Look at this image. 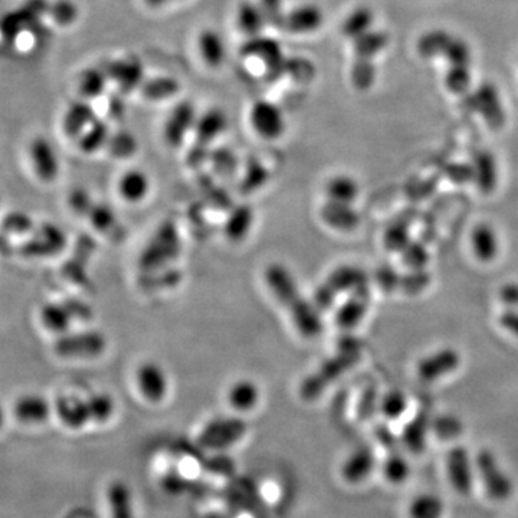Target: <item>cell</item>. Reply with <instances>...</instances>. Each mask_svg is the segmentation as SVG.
Segmentation results:
<instances>
[{
	"label": "cell",
	"instance_id": "cell-1",
	"mask_svg": "<svg viewBox=\"0 0 518 518\" xmlns=\"http://www.w3.org/2000/svg\"><path fill=\"white\" fill-rule=\"evenodd\" d=\"M265 281L276 301L288 310L291 320L298 333L305 338H316L320 335V316L311 302L298 290L294 276L284 265L272 264L265 272Z\"/></svg>",
	"mask_w": 518,
	"mask_h": 518
},
{
	"label": "cell",
	"instance_id": "cell-2",
	"mask_svg": "<svg viewBox=\"0 0 518 518\" xmlns=\"http://www.w3.org/2000/svg\"><path fill=\"white\" fill-rule=\"evenodd\" d=\"M247 432V422L238 416L217 418L206 423L199 434V444L208 449H228L242 441Z\"/></svg>",
	"mask_w": 518,
	"mask_h": 518
},
{
	"label": "cell",
	"instance_id": "cell-3",
	"mask_svg": "<svg viewBox=\"0 0 518 518\" xmlns=\"http://www.w3.org/2000/svg\"><path fill=\"white\" fill-rule=\"evenodd\" d=\"M107 349V338L99 331L65 333L56 340L55 352L66 359H94Z\"/></svg>",
	"mask_w": 518,
	"mask_h": 518
},
{
	"label": "cell",
	"instance_id": "cell-4",
	"mask_svg": "<svg viewBox=\"0 0 518 518\" xmlns=\"http://www.w3.org/2000/svg\"><path fill=\"white\" fill-rule=\"evenodd\" d=\"M477 468L487 493L493 500L505 501L513 496L514 491L513 480L510 475L505 474V471L501 468L497 456L491 451L488 449L480 451L477 455Z\"/></svg>",
	"mask_w": 518,
	"mask_h": 518
},
{
	"label": "cell",
	"instance_id": "cell-5",
	"mask_svg": "<svg viewBox=\"0 0 518 518\" xmlns=\"http://www.w3.org/2000/svg\"><path fill=\"white\" fill-rule=\"evenodd\" d=\"M241 52L250 58L259 59L267 68V77L271 80L280 78L287 71L288 64L280 42L264 37V33L259 37L248 38Z\"/></svg>",
	"mask_w": 518,
	"mask_h": 518
},
{
	"label": "cell",
	"instance_id": "cell-6",
	"mask_svg": "<svg viewBox=\"0 0 518 518\" xmlns=\"http://www.w3.org/2000/svg\"><path fill=\"white\" fill-rule=\"evenodd\" d=\"M251 127L264 140H278L287 130V120L280 106L259 99L250 110Z\"/></svg>",
	"mask_w": 518,
	"mask_h": 518
},
{
	"label": "cell",
	"instance_id": "cell-7",
	"mask_svg": "<svg viewBox=\"0 0 518 518\" xmlns=\"http://www.w3.org/2000/svg\"><path fill=\"white\" fill-rule=\"evenodd\" d=\"M134 382L140 396L150 404L163 403L169 396V376L156 361H143L137 368Z\"/></svg>",
	"mask_w": 518,
	"mask_h": 518
},
{
	"label": "cell",
	"instance_id": "cell-8",
	"mask_svg": "<svg viewBox=\"0 0 518 518\" xmlns=\"http://www.w3.org/2000/svg\"><path fill=\"white\" fill-rule=\"evenodd\" d=\"M103 70L107 74L108 81L117 84L123 94L136 91L144 82V65L137 56L111 59L104 64Z\"/></svg>",
	"mask_w": 518,
	"mask_h": 518
},
{
	"label": "cell",
	"instance_id": "cell-9",
	"mask_svg": "<svg viewBox=\"0 0 518 518\" xmlns=\"http://www.w3.org/2000/svg\"><path fill=\"white\" fill-rule=\"evenodd\" d=\"M198 117L195 106L191 101H181L176 104L170 111L163 129L166 143L169 144L170 148H181L189 132L195 130Z\"/></svg>",
	"mask_w": 518,
	"mask_h": 518
},
{
	"label": "cell",
	"instance_id": "cell-10",
	"mask_svg": "<svg viewBox=\"0 0 518 518\" xmlns=\"http://www.w3.org/2000/svg\"><path fill=\"white\" fill-rule=\"evenodd\" d=\"M30 160L39 181L51 183L59 176L61 160L54 144L47 137H35L30 141Z\"/></svg>",
	"mask_w": 518,
	"mask_h": 518
},
{
	"label": "cell",
	"instance_id": "cell-11",
	"mask_svg": "<svg viewBox=\"0 0 518 518\" xmlns=\"http://www.w3.org/2000/svg\"><path fill=\"white\" fill-rule=\"evenodd\" d=\"M179 252V238L176 229L172 225H165L158 229L155 238L151 239L149 247L141 257V265L144 268L155 269L160 267V262L165 264L167 259H173Z\"/></svg>",
	"mask_w": 518,
	"mask_h": 518
},
{
	"label": "cell",
	"instance_id": "cell-12",
	"mask_svg": "<svg viewBox=\"0 0 518 518\" xmlns=\"http://www.w3.org/2000/svg\"><path fill=\"white\" fill-rule=\"evenodd\" d=\"M376 468L375 453L368 446L354 449L340 465V477L350 486H359L370 477Z\"/></svg>",
	"mask_w": 518,
	"mask_h": 518
},
{
	"label": "cell",
	"instance_id": "cell-13",
	"mask_svg": "<svg viewBox=\"0 0 518 518\" xmlns=\"http://www.w3.org/2000/svg\"><path fill=\"white\" fill-rule=\"evenodd\" d=\"M323 25V9L316 4H304L287 11L284 18L283 30L302 35V33L316 32Z\"/></svg>",
	"mask_w": 518,
	"mask_h": 518
},
{
	"label": "cell",
	"instance_id": "cell-14",
	"mask_svg": "<svg viewBox=\"0 0 518 518\" xmlns=\"http://www.w3.org/2000/svg\"><path fill=\"white\" fill-rule=\"evenodd\" d=\"M261 397V389L251 378H239L235 383H232L226 392L228 406L238 415L254 412L259 406Z\"/></svg>",
	"mask_w": 518,
	"mask_h": 518
},
{
	"label": "cell",
	"instance_id": "cell-15",
	"mask_svg": "<svg viewBox=\"0 0 518 518\" xmlns=\"http://www.w3.org/2000/svg\"><path fill=\"white\" fill-rule=\"evenodd\" d=\"M460 363L461 357L456 350L442 349L420 361L418 376L422 382H434L442 376L453 373Z\"/></svg>",
	"mask_w": 518,
	"mask_h": 518
},
{
	"label": "cell",
	"instance_id": "cell-16",
	"mask_svg": "<svg viewBox=\"0 0 518 518\" xmlns=\"http://www.w3.org/2000/svg\"><path fill=\"white\" fill-rule=\"evenodd\" d=\"M49 4L45 0H28L25 6L19 11L12 12L4 16L0 22V30L4 37L15 38L22 28L37 21L39 16L48 13Z\"/></svg>",
	"mask_w": 518,
	"mask_h": 518
},
{
	"label": "cell",
	"instance_id": "cell-17",
	"mask_svg": "<svg viewBox=\"0 0 518 518\" xmlns=\"http://www.w3.org/2000/svg\"><path fill=\"white\" fill-rule=\"evenodd\" d=\"M446 471L454 488L461 494H468L472 487V471L470 455L463 446H454L446 455Z\"/></svg>",
	"mask_w": 518,
	"mask_h": 518
},
{
	"label": "cell",
	"instance_id": "cell-18",
	"mask_svg": "<svg viewBox=\"0 0 518 518\" xmlns=\"http://www.w3.org/2000/svg\"><path fill=\"white\" fill-rule=\"evenodd\" d=\"M55 412L61 422L70 429H82L91 422L87 399L78 396H61L55 402Z\"/></svg>",
	"mask_w": 518,
	"mask_h": 518
},
{
	"label": "cell",
	"instance_id": "cell-19",
	"mask_svg": "<svg viewBox=\"0 0 518 518\" xmlns=\"http://www.w3.org/2000/svg\"><path fill=\"white\" fill-rule=\"evenodd\" d=\"M151 191L150 177L139 169H130L118 179L117 191L124 202L137 205L148 198Z\"/></svg>",
	"mask_w": 518,
	"mask_h": 518
},
{
	"label": "cell",
	"instance_id": "cell-20",
	"mask_svg": "<svg viewBox=\"0 0 518 518\" xmlns=\"http://www.w3.org/2000/svg\"><path fill=\"white\" fill-rule=\"evenodd\" d=\"M226 129H228L226 113L221 108H210L202 115H199L193 132H195L198 144L206 148L210 143H214L217 137H221Z\"/></svg>",
	"mask_w": 518,
	"mask_h": 518
},
{
	"label": "cell",
	"instance_id": "cell-21",
	"mask_svg": "<svg viewBox=\"0 0 518 518\" xmlns=\"http://www.w3.org/2000/svg\"><path fill=\"white\" fill-rule=\"evenodd\" d=\"M96 111L87 99L70 104L63 118V130L68 137H80L96 120Z\"/></svg>",
	"mask_w": 518,
	"mask_h": 518
},
{
	"label": "cell",
	"instance_id": "cell-22",
	"mask_svg": "<svg viewBox=\"0 0 518 518\" xmlns=\"http://www.w3.org/2000/svg\"><path fill=\"white\" fill-rule=\"evenodd\" d=\"M236 26L247 38L259 37L268 26L258 2L242 0L236 9Z\"/></svg>",
	"mask_w": 518,
	"mask_h": 518
},
{
	"label": "cell",
	"instance_id": "cell-23",
	"mask_svg": "<svg viewBox=\"0 0 518 518\" xmlns=\"http://www.w3.org/2000/svg\"><path fill=\"white\" fill-rule=\"evenodd\" d=\"M77 316L80 314L72 309V304H59V302L45 304L39 314L42 326L56 335L68 333Z\"/></svg>",
	"mask_w": 518,
	"mask_h": 518
},
{
	"label": "cell",
	"instance_id": "cell-24",
	"mask_svg": "<svg viewBox=\"0 0 518 518\" xmlns=\"http://www.w3.org/2000/svg\"><path fill=\"white\" fill-rule=\"evenodd\" d=\"M15 416L21 422L41 423L51 415V403L44 396L37 394L23 395L16 401Z\"/></svg>",
	"mask_w": 518,
	"mask_h": 518
},
{
	"label": "cell",
	"instance_id": "cell-25",
	"mask_svg": "<svg viewBox=\"0 0 518 518\" xmlns=\"http://www.w3.org/2000/svg\"><path fill=\"white\" fill-rule=\"evenodd\" d=\"M199 54L209 68H219L226 61V44L221 33L215 30H203L198 38Z\"/></svg>",
	"mask_w": 518,
	"mask_h": 518
},
{
	"label": "cell",
	"instance_id": "cell-26",
	"mask_svg": "<svg viewBox=\"0 0 518 518\" xmlns=\"http://www.w3.org/2000/svg\"><path fill=\"white\" fill-rule=\"evenodd\" d=\"M321 221L337 231L347 232L353 231L361 217L353 209V205H343V203L327 202L321 206Z\"/></svg>",
	"mask_w": 518,
	"mask_h": 518
},
{
	"label": "cell",
	"instance_id": "cell-27",
	"mask_svg": "<svg viewBox=\"0 0 518 518\" xmlns=\"http://www.w3.org/2000/svg\"><path fill=\"white\" fill-rule=\"evenodd\" d=\"M64 247H65L64 232L54 225H45L44 228L38 232L37 238L30 241L26 252L35 257H47V255L56 254Z\"/></svg>",
	"mask_w": 518,
	"mask_h": 518
},
{
	"label": "cell",
	"instance_id": "cell-28",
	"mask_svg": "<svg viewBox=\"0 0 518 518\" xmlns=\"http://www.w3.org/2000/svg\"><path fill=\"white\" fill-rule=\"evenodd\" d=\"M111 518H136L132 489L124 481H113L107 489Z\"/></svg>",
	"mask_w": 518,
	"mask_h": 518
},
{
	"label": "cell",
	"instance_id": "cell-29",
	"mask_svg": "<svg viewBox=\"0 0 518 518\" xmlns=\"http://www.w3.org/2000/svg\"><path fill=\"white\" fill-rule=\"evenodd\" d=\"M361 188L353 177L347 174H338L331 177L326 186V195L330 202L343 203V205H353L359 198Z\"/></svg>",
	"mask_w": 518,
	"mask_h": 518
},
{
	"label": "cell",
	"instance_id": "cell-30",
	"mask_svg": "<svg viewBox=\"0 0 518 518\" xmlns=\"http://www.w3.org/2000/svg\"><path fill=\"white\" fill-rule=\"evenodd\" d=\"M474 254L484 262L493 261L498 254V238L494 229L487 224L478 225L471 235Z\"/></svg>",
	"mask_w": 518,
	"mask_h": 518
},
{
	"label": "cell",
	"instance_id": "cell-31",
	"mask_svg": "<svg viewBox=\"0 0 518 518\" xmlns=\"http://www.w3.org/2000/svg\"><path fill=\"white\" fill-rule=\"evenodd\" d=\"M387 44H389V37L386 32L370 30L352 41L354 58L375 59L376 55L385 51Z\"/></svg>",
	"mask_w": 518,
	"mask_h": 518
},
{
	"label": "cell",
	"instance_id": "cell-32",
	"mask_svg": "<svg viewBox=\"0 0 518 518\" xmlns=\"http://www.w3.org/2000/svg\"><path fill=\"white\" fill-rule=\"evenodd\" d=\"M373 23H375V13H373V11L369 6H357L343 21V37L347 38L350 41H354L356 38L361 37L363 33L373 30Z\"/></svg>",
	"mask_w": 518,
	"mask_h": 518
},
{
	"label": "cell",
	"instance_id": "cell-33",
	"mask_svg": "<svg viewBox=\"0 0 518 518\" xmlns=\"http://www.w3.org/2000/svg\"><path fill=\"white\" fill-rule=\"evenodd\" d=\"M140 91L144 98L150 99V101H165L179 94L181 82L177 81L176 78L160 75V77L144 80Z\"/></svg>",
	"mask_w": 518,
	"mask_h": 518
},
{
	"label": "cell",
	"instance_id": "cell-34",
	"mask_svg": "<svg viewBox=\"0 0 518 518\" xmlns=\"http://www.w3.org/2000/svg\"><path fill=\"white\" fill-rule=\"evenodd\" d=\"M110 136L111 130L107 122L96 118L89 129L85 130L81 136L78 137V146L87 155H92V153H97L103 148H107Z\"/></svg>",
	"mask_w": 518,
	"mask_h": 518
},
{
	"label": "cell",
	"instance_id": "cell-35",
	"mask_svg": "<svg viewBox=\"0 0 518 518\" xmlns=\"http://www.w3.org/2000/svg\"><path fill=\"white\" fill-rule=\"evenodd\" d=\"M108 77L104 72L103 66H92L82 71L78 81V89L82 98L94 99L103 96L107 89Z\"/></svg>",
	"mask_w": 518,
	"mask_h": 518
},
{
	"label": "cell",
	"instance_id": "cell-36",
	"mask_svg": "<svg viewBox=\"0 0 518 518\" xmlns=\"http://www.w3.org/2000/svg\"><path fill=\"white\" fill-rule=\"evenodd\" d=\"M475 181L482 193H491L497 186V167L488 153L475 156Z\"/></svg>",
	"mask_w": 518,
	"mask_h": 518
},
{
	"label": "cell",
	"instance_id": "cell-37",
	"mask_svg": "<svg viewBox=\"0 0 518 518\" xmlns=\"http://www.w3.org/2000/svg\"><path fill=\"white\" fill-rule=\"evenodd\" d=\"M429 427L427 415H420L406 425L403 430V442L411 453L420 454L425 449Z\"/></svg>",
	"mask_w": 518,
	"mask_h": 518
},
{
	"label": "cell",
	"instance_id": "cell-38",
	"mask_svg": "<svg viewBox=\"0 0 518 518\" xmlns=\"http://www.w3.org/2000/svg\"><path fill=\"white\" fill-rule=\"evenodd\" d=\"M444 510V503L439 497L434 494H422V496L416 497L409 505V517L442 518Z\"/></svg>",
	"mask_w": 518,
	"mask_h": 518
},
{
	"label": "cell",
	"instance_id": "cell-39",
	"mask_svg": "<svg viewBox=\"0 0 518 518\" xmlns=\"http://www.w3.org/2000/svg\"><path fill=\"white\" fill-rule=\"evenodd\" d=\"M350 80L354 89L366 91L371 89L376 81V65L373 59L354 58L350 71Z\"/></svg>",
	"mask_w": 518,
	"mask_h": 518
},
{
	"label": "cell",
	"instance_id": "cell-40",
	"mask_svg": "<svg viewBox=\"0 0 518 518\" xmlns=\"http://www.w3.org/2000/svg\"><path fill=\"white\" fill-rule=\"evenodd\" d=\"M91 422L107 423L115 416V402L108 394H94L87 397Z\"/></svg>",
	"mask_w": 518,
	"mask_h": 518
},
{
	"label": "cell",
	"instance_id": "cell-41",
	"mask_svg": "<svg viewBox=\"0 0 518 518\" xmlns=\"http://www.w3.org/2000/svg\"><path fill=\"white\" fill-rule=\"evenodd\" d=\"M137 148H139V143H137V139L132 132H127V130H120L115 134L111 132L107 149L113 157H132L136 153Z\"/></svg>",
	"mask_w": 518,
	"mask_h": 518
},
{
	"label": "cell",
	"instance_id": "cell-42",
	"mask_svg": "<svg viewBox=\"0 0 518 518\" xmlns=\"http://www.w3.org/2000/svg\"><path fill=\"white\" fill-rule=\"evenodd\" d=\"M383 474L386 477L387 481L392 484H402V482L408 480L411 474V468H409L408 461L404 460L401 454H390L386 461L383 463Z\"/></svg>",
	"mask_w": 518,
	"mask_h": 518
},
{
	"label": "cell",
	"instance_id": "cell-43",
	"mask_svg": "<svg viewBox=\"0 0 518 518\" xmlns=\"http://www.w3.org/2000/svg\"><path fill=\"white\" fill-rule=\"evenodd\" d=\"M251 226H252V214L247 206H242L241 209L236 210L235 214L229 217L225 232L229 238L238 241V239L247 236Z\"/></svg>",
	"mask_w": 518,
	"mask_h": 518
},
{
	"label": "cell",
	"instance_id": "cell-44",
	"mask_svg": "<svg viewBox=\"0 0 518 518\" xmlns=\"http://www.w3.org/2000/svg\"><path fill=\"white\" fill-rule=\"evenodd\" d=\"M408 409V399L401 390H390L380 402V412L387 420H399Z\"/></svg>",
	"mask_w": 518,
	"mask_h": 518
},
{
	"label": "cell",
	"instance_id": "cell-45",
	"mask_svg": "<svg viewBox=\"0 0 518 518\" xmlns=\"http://www.w3.org/2000/svg\"><path fill=\"white\" fill-rule=\"evenodd\" d=\"M48 15L56 25L70 26L77 21L80 12L72 0H56L55 4H49Z\"/></svg>",
	"mask_w": 518,
	"mask_h": 518
},
{
	"label": "cell",
	"instance_id": "cell-46",
	"mask_svg": "<svg viewBox=\"0 0 518 518\" xmlns=\"http://www.w3.org/2000/svg\"><path fill=\"white\" fill-rule=\"evenodd\" d=\"M430 428L434 430L435 435L444 441L455 439L456 437L463 434V423L453 415L437 416V420L430 423Z\"/></svg>",
	"mask_w": 518,
	"mask_h": 518
},
{
	"label": "cell",
	"instance_id": "cell-47",
	"mask_svg": "<svg viewBox=\"0 0 518 518\" xmlns=\"http://www.w3.org/2000/svg\"><path fill=\"white\" fill-rule=\"evenodd\" d=\"M364 284H366V276L361 269L342 268L335 272L333 285H335V290H352L353 287L361 290L364 288Z\"/></svg>",
	"mask_w": 518,
	"mask_h": 518
},
{
	"label": "cell",
	"instance_id": "cell-48",
	"mask_svg": "<svg viewBox=\"0 0 518 518\" xmlns=\"http://www.w3.org/2000/svg\"><path fill=\"white\" fill-rule=\"evenodd\" d=\"M430 284V274L425 268L412 269L401 276V288L406 294H420Z\"/></svg>",
	"mask_w": 518,
	"mask_h": 518
},
{
	"label": "cell",
	"instance_id": "cell-49",
	"mask_svg": "<svg viewBox=\"0 0 518 518\" xmlns=\"http://www.w3.org/2000/svg\"><path fill=\"white\" fill-rule=\"evenodd\" d=\"M267 23L274 30H283L284 18L287 11L284 9V0H258Z\"/></svg>",
	"mask_w": 518,
	"mask_h": 518
},
{
	"label": "cell",
	"instance_id": "cell-50",
	"mask_svg": "<svg viewBox=\"0 0 518 518\" xmlns=\"http://www.w3.org/2000/svg\"><path fill=\"white\" fill-rule=\"evenodd\" d=\"M402 257L408 267L412 269H420L427 267L429 261V254L427 248L423 247L420 242H409L404 250L402 251Z\"/></svg>",
	"mask_w": 518,
	"mask_h": 518
},
{
	"label": "cell",
	"instance_id": "cell-51",
	"mask_svg": "<svg viewBox=\"0 0 518 518\" xmlns=\"http://www.w3.org/2000/svg\"><path fill=\"white\" fill-rule=\"evenodd\" d=\"M364 313H366V304L361 300H353L343 307L338 321L343 327H354L363 318Z\"/></svg>",
	"mask_w": 518,
	"mask_h": 518
},
{
	"label": "cell",
	"instance_id": "cell-52",
	"mask_svg": "<svg viewBox=\"0 0 518 518\" xmlns=\"http://www.w3.org/2000/svg\"><path fill=\"white\" fill-rule=\"evenodd\" d=\"M409 242H411V239H409L406 225L396 224L392 228L387 229L386 235H385V245H386L387 250L402 252Z\"/></svg>",
	"mask_w": 518,
	"mask_h": 518
},
{
	"label": "cell",
	"instance_id": "cell-53",
	"mask_svg": "<svg viewBox=\"0 0 518 518\" xmlns=\"http://www.w3.org/2000/svg\"><path fill=\"white\" fill-rule=\"evenodd\" d=\"M89 221L98 231L108 232L115 224V214L108 209V206L92 205L89 210Z\"/></svg>",
	"mask_w": 518,
	"mask_h": 518
},
{
	"label": "cell",
	"instance_id": "cell-54",
	"mask_svg": "<svg viewBox=\"0 0 518 518\" xmlns=\"http://www.w3.org/2000/svg\"><path fill=\"white\" fill-rule=\"evenodd\" d=\"M4 228L12 234H23V232H28L32 228V221L28 215L15 212V214L4 217Z\"/></svg>",
	"mask_w": 518,
	"mask_h": 518
},
{
	"label": "cell",
	"instance_id": "cell-55",
	"mask_svg": "<svg viewBox=\"0 0 518 518\" xmlns=\"http://www.w3.org/2000/svg\"><path fill=\"white\" fill-rule=\"evenodd\" d=\"M376 280L385 291H394L401 287V276L395 269L387 268V267L378 269Z\"/></svg>",
	"mask_w": 518,
	"mask_h": 518
},
{
	"label": "cell",
	"instance_id": "cell-56",
	"mask_svg": "<svg viewBox=\"0 0 518 518\" xmlns=\"http://www.w3.org/2000/svg\"><path fill=\"white\" fill-rule=\"evenodd\" d=\"M70 205L77 214L89 215L94 203L91 202L89 193H85L84 191L80 189V191H75L74 193L70 196Z\"/></svg>",
	"mask_w": 518,
	"mask_h": 518
},
{
	"label": "cell",
	"instance_id": "cell-57",
	"mask_svg": "<svg viewBox=\"0 0 518 518\" xmlns=\"http://www.w3.org/2000/svg\"><path fill=\"white\" fill-rule=\"evenodd\" d=\"M448 176L456 183H467L475 179L474 167L467 165L449 166Z\"/></svg>",
	"mask_w": 518,
	"mask_h": 518
},
{
	"label": "cell",
	"instance_id": "cell-58",
	"mask_svg": "<svg viewBox=\"0 0 518 518\" xmlns=\"http://www.w3.org/2000/svg\"><path fill=\"white\" fill-rule=\"evenodd\" d=\"M501 301L511 309L518 310V284H505L500 291Z\"/></svg>",
	"mask_w": 518,
	"mask_h": 518
},
{
	"label": "cell",
	"instance_id": "cell-59",
	"mask_svg": "<svg viewBox=\"0 0 518 518\" xmlns=\"http://www.w3.org/2000/svg\"><path fill=\"white\" fill-rule=\"evenodd\" d=\"M500 323L505 330L518 337V310L511 309L501 314Z\"/></svg>",
	"mask_w": 518,
	"mask_h": 518
},
{
	"label": "cell",
	"instance_id": "cell-60",
	"mask_svg": "<svg viewBox=\"0 0 518 518\" xmlns=\"http://www.w3.org/2000/svg\"><path fill=\"white\" fill-rule=\"evenodd\" d=\"M108 111L113 118H122L124 115L125 106L122 97H111L110 101H108Z\"/></svg>",
	"mask_w": 518,
	"mask_h": 518
},
{
	"label": "cell",
	"instance_id": "cell-61",
	"mask_svg": "<svg viewBox=\"0 0 518 518\" xmlns=\"http://www.w3.org/2000/svg\"><path fill=\"white\" fill-rule=\"evenodd\" d=\"M173 2H176V0H144V4H148L149 8L153 9L163 8Z\"/></svg>",
	"mask_w": 518,
	"mask_h": 518
},
{
	"label": "cell",
	"instance_id": "cell-62",
	"mask_svg": "<svg viewBox=\"0 0 518 518\" xmlns=\"http://www.w3.org/2000/svg\"><path fill=\"white\" fill-rule=\"evenodd\" d=\"M4 420H6V413H4V406L0 404V429L4 428Z\"/></svg>",
	"mask_w": 518,
	"mask_h": 518
}]
</instances>
